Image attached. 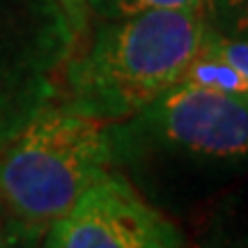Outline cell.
I'll return each mask as SVG.
<instances>
[{
	"label": "cell",
	"mask_w": 248,
	"mask_h": 248,
	"mask_svg": "<svg viewBox=\"0 0 248 248\" xmlns=\"http://www.w3.org/2000/svg\"><path fill=\"white\" fill-rule=\"evenodd\" d=\"M182 7H200L202 0H88V9L99 14L106 21L124 18L140 14L147 9H182Z\"/></svg>",
	"instance_id": "cell-8"
},
{
	"label": "cell",
	"mask_w": 248,
	"mask_h": 248,
	"mask_svg": "<svg viewBox=\"0 0 248 248\" xmlns=\"http://www.w3.org/2000/svg\"><path fill=\"white\" fill-rule=\"evenodd\" d=\"M202 9L216 32L248 42V0H204Z\"/></svg>",
	"instance_id": "cell-7"
},
{
	"label": "cell",
	"mask_w": 248,
	"mask_h": 248,
	"mask_svg": "<svg viewBox=\"0 0 248 248\" xmlns=\"http://www.w3.org/2000/svg\"><path fill=\"white\" fill-rule=\"evenodd\" d=\"M204 28L200 7L147 9L108 21L69 64V106L108 122L133 117L179 83Z\"/></svg>",
	"instance_id": "cell-1"
},
{
	"label": "cell",
	"mask_w": 248,
	"mask_h": 248,
	"mask_svg": "<svg viewBox=\"0 0 248 248\" xmlns=\"http://www.w3.org/2000/svg\"><path fill=\"white\" fill-rule=\"evenodd\" d=\"M67 23V30L76 37L85 30L88 23V0H55Z\"/></svg>",
	"instance_id": "cell-10"
},
{
	"label": "cell",
	"mask_w": 248,
	"mask_h": 248,
	"mask_svg": "<svg viewBox=\"0 0 248 248\" xmlns=\"http://www.w3.org/2000/svg\"><path fill=\"white\" fill-rule=\"evenodd\" d=\"M207 248H248V234L234 237V239H223L218 244H209Z\"/></svg>",
	"instance_id": "cell-11"
},
{
	"label": "cell",
	"mask_w": 248,
	"mask_h": 248,
	"mask_svg": "<svg viewBox=\"0 0 248 248\" xmlns=\"http://www.w3.org/2000/svg\"><path fill=\"white\" fill-rule=\"evenodd\" d=\"M202 5H204V0H202Z\"/></svg>",
	"instance_id": "cell-13"
},
{
	"label": "cell",
	"mask_w": 248,
	"mask_h": 248,
	"mask_svg": "<svg viewBox=\"0 0 248 248\" xmlns=\"http://www.w3.org/2000/svg\"><path fill=\"white\" fill-rule=\"evenodd\" d=\"M184 232L124 175L108 172L48 223L42 248H184Z\"/></svg>",
	"instance_id": "cell-4"
},
{
	"label": "cell",
	"mask_w": 248,
	"mask_h": 248,
	"mask_svg": "<svg viewBox=\"0 0 248 248\" xmlns=\"http://www.w3.org/2000/svg\"><path fill=\"white\" fill-rule=\"evenodd\" d=\"M129 120L120 138L209 163H248V101L237 97L179 80Z\"/></svg>",
	"instance_id": "cell-3"
},
{
	"label": "cell",
	"mask_w": 248,
	"mask_h": 248,
	"mask_svg": "<svg viewBox=\"0 0 248 248\" xmlns=\"http://www.w3.org/2000/svg\"><path fill=\"white\" fill-rule=\"evenodd\" d=\"M42 106V85L0 62V152Z\"/></svg>",
	"instance_id": "cell-5"
},
{
	"label": "cell",
	"mask_w": 248,
	"mask_h": 248,
	"mask_svg": "<svg viewBox=\"0 0 248 248\" xmlns=\"http://www.w3.org/2000/svg\"><path fill=\"white\" fill-rule=\"evenodd\" d=\"M0 248H21V244H18V239H14L12 234L0 232Z\"/></svg>",
	"instance_id": "cell-12"
},
{
	"label": "cell",
	"mask_w": 248,
	"mask_h": 248,
	"mask_svg": "<svg viewBox=\"0 0 248 248\" xmlns=\"http://www.w3.org/2000/svg\"><path fill=\"white\" fill-rule=\"evenodd\" d=\"M204 44L212 46L216 53L225 58V60L234 64L237 69L248 78V42L246 39H234V37H225L221 32H216L214 28H204Z\"/></svg>",
	"instance_id": "cell-9"
},
{
	"label": "cell",
	"mask_w": 248,
	"mask_h": 248,
	"mask_svg": "<svg viewBox=\"0 0 248 248\" xmlns=\"http://www.w3.org/2000/svg\"><path fill=\"white\" fill-rule=\"evenodd\" d=\"M179 80L182 83H193V85H200V88L216 90V92L237 97L241 101H248V78L234 64H230L225 58H221L212 46L204 44V39L198 46L193 60L186 64Z\"/></svg>",
	"instance_id": "cell-6"
},
{
	"label": "cell",
	"mask_w": 248,
	"mask_h": 248,
	"mask_svg": "<svg viewBox=\"0 0 248 248\" xmlns=\"http://www.w3.org/2000/svg\"><path fill=\"white\" fill-rule=\"evenodd\" d=\"M117 152L115 122L42 106L2 150L0 202L21 221L51 223L110 172Z\"/></svg>",
	"instance_id": "cell-2"
}]
</instances>
